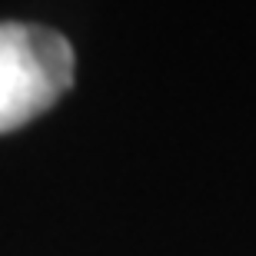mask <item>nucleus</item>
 <instances>
[{
  "instance_id": "nucleus-1",
  "label": "nucleus",
  "mask_w": 256,
  "mask_h": 256,
  "mask_svg": "<svg viewBox=\"0 0 256 256\" xmlns=\"http://www.w3.org/2000/svg\"><path fill=\"white\" fill-rule=\"evenodd\" d=\"M76 57L64 34L37 24H0V133L47 114L74 84Z\"/></svg>"
}]
</instances>
